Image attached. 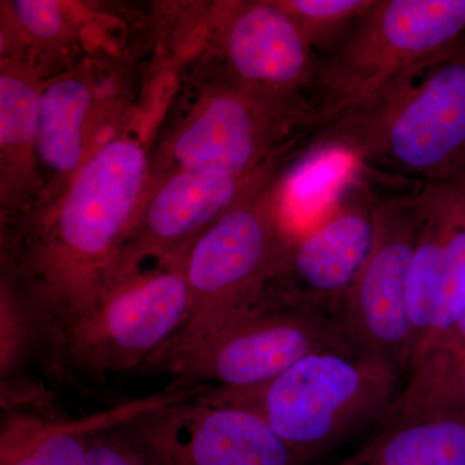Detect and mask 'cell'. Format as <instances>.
Here are the masks:
<instances>
[{
  "label": "cell",
  "instance_id": "obj_15",
  "mask_svg": "<svg viewBox=\"0 0 465 465\" xmlns=\"http://www.w3.org/2000/svg\"><path fill=\"white\" fill-rule=\"evenodd\" d=\"M41 90L20 63L2 61L0 73V171L2 204L15 215L29 213L39 183L35 134Z\"/></svg>",
  "mask_w": 465,
  "mask_h": 465
},
{
  "label": "cell",
  "instance_id": "obj_1",
  "mask_svg": "<svg viewBox=\"0 0 465 465\" xmlns=\"http://www.w3.org/2000/svg\"><path fill=\"white\" fill-rule=\"evenodd\" d=\"M148 159L137 143H105L58 194L5 240L7 296L54 349L114 278L143 201Z\"/></svg>",
  "mask_w": 465,
  "mask_h": 465
},
{
  "label": "cell",
  "instance_id": "obj_23",
  "mask_svg": "<svg viewBox=\"0 0 465 465\" xmlns=\"http://www.w3.org/2000/svg\"><path fill=\"white\" fill-rule=\"evenodd\" d=\"M463 353H465V305L460 317L458 318L457 323L452 326V329L450 330L445 339L440 341L439 347L434 349L433 353L430 354L427 358L433 356L457 357ZM427 358H425V360H427Z\"/></svg>",
  "mask_w": 465,
  "mask_h": 465
},
{
  "label": "cell",
  "instance_id": "obj_8",
  "mask_svg": "<svg viewBox=\"0 0 465 465\" xmlns=\"http://www.w3.org/2000/svg\"><path fill=\"white\" fill-rule=\"evenodd\" d=\"M113 424L149 465H312L255 412L200 397L145 403Z\"/></svg>",
  "mask_w": 465,
  "mask_h": 465
},
{
  "label": "cell",
  "instance_id": "obj_3",
  "mask_svg": "<svg viewBox=\"0 0 465 465\" xmlns=\"http://www.w3.org/2000/svg\"><path fill=\"white\" fill-rule=\"evenodd\" d=\"M465 36V0H375L320 67L318 127L374 108Z\"/></svg>",
  "mask_w": 465,
  "mask_h": 465
},
{
  "label": "cell",
  "instance_id": "obj_21",
  "mask_svg": "<svg viewBox=\"0 0 465 465\" xmlns=\"http://www.w3.org/2000/svg\"><path fill=\"white\" fill-rule=\"evenodd\" d=\"M88 465H149L113 419L97 420L87 436Z\"/></svg>",
  "mask_w": 465,
  "mask_h": 465
},
{
  "label": "cell",
  "instance_id": "obj_7",
  "mask_svg": "<svg viewBox=\"0 0 465 465\" xmlns=\"http://www.w3.org/2000/svg\"><path fill=\"white\" fill-rule=\"evenodd\" d=\"M323 351H356L338 320L300 307L268 286L258 304L231 322L194 344L161 349L150 361L188 384L249 390Z\"/></svg>",
  "mask_w": 465,
  "mask_h": 465
},
{
  "label": "cell",
  "instance_id": "obj_2",
  "mask_svg": "<svg viewBox=\"0 0 465 465\" xmlns=\"http://www.w3.org/2000/svg\"><path fill=\"white\" fill-rule=\"evenodd\" d=\"M403 374L356 351H323L249 390H211L200 399L255 412L309 464L374 427L399 399Z\"/></svg>",
  "mask_w": 465,
  "mask_h": 465
},
{
  "label": "cell",
  "instance_id": "obj_16",
  "mask_svg": "<svg viewBox=\"0 0 465 465\" xmlns=\"http://www.w3.org/2000/svg\"><path fill=\"white\" fill-rule=\"evenodd\" d=\"M91 85L78 74H67L43 88L36 119V159L57 182H72L84 166L85 127L92 108Z\"/></svg>",
  "mask_w": 465,
  "mask_h": 465
},
{
  "label": "cell",
  "instance_id": "obj_20",
  "mask_svg": "<svg viewBox=\"0 0 465 465\" xmlns=\"http://www.w3.org/2000/svg\"><path fill=\"white\" fill-rule=\"evenodd\" d=\"M281 5L304 34L312 47H323L351 32L375 0H281Z\"/></svg>",
  "mask_w": 465,
  "mask_h": 465
},
{
  "label": "cell",
  "instance_id": "obj_14",
  "mask_svg": "<svg viewBox=\"0 0 465 465\" xmlns=\"http://www.w3.org/2000/svg\"><path fill=\"white\" fill-rule=\"evenodd\" d=\"M223 48L234 84L284 99H304L302 91L317 85L313 47L278 2L232 5Z\"/></svg>",
  "mask_w": 465,
  "mask_h": 465
},
{
  "label": "cell",
  "instance_id": "obj_13",
  "mask_svg": "<svg viewBox=\"0 0 465 465\" xmlns=\"http://www.w3.org/2000/svg\"><path fill=\"white\" fill-rule=\"evenodd\" d=\"M274 176V162L244 176L185 170L173 173L140 207L114 278L145 259H161L183 250L220 217L264 191Z\"/></svg>",
  "mask_w": 465,
  "mask_h": 465
},
{
  "label": "cell",
  "instance_id": "obj_6",
  "mask_svg": "<svg viewBox=\"0 0 465 465\" xmlns=\"http://www.w3.org/2000/svg\"><path fill=\"white\" fill-rule=\"evenodd\" d=\"M185 249L115 277L52 349L54 365L99 378L148 363L188 317Z\"/></svg>",
  "mask_w": 465,
  "mask_h": 465
},
{
  "label": "cell",
  "instance_id": "obj_4",
  "mask_svg": "<svg viewBox=\"0 0 465 465\" xmlns=\"http://www.w3.org/2000/svg\"><path fill=\"white\" fill-rule=\"evenodd\" d=\"M420 78L324 128L320 145L420 183L458 173L465 167V36Z\"/></svg>",
  "mask_w": 465,
  "mask_h": 465
},
{
  "label": "cell",
  "instance_id": "obj_19",
  "mask_svg": "<svg viewBox=\"0 0 465 465\" xmlns=\"http://www.w3.org/2000/svg\"><path fill=\"white\" fill-rule=\"evenodd\" d=\"M94 424L15 412L3 421L0 465H88L87 436Z\"/></svg>",
  "mask_w": 465,
  "mask_h": 465
},
{
  "label": "cell",
  "instance_id": "obj_17",
  "mask_svg": "<svg viewBox=\"0 0 465 465\" xmlns=\"http://www.w3.org/2000/svg\"><path fill=\"white\" fill-rule=\"evenodd\" d=\"M333 465H465V419H428L375 430Z\"/></svg>",
  "mask_w": 465,
  "mask_h": 465
},
{
  "label": "cell",
  "instance_id": "obj_11",
  "mask_svg": "<svg viewBox=\"0 0 465 465\" xmlns=\"http://www.w3.org/2000/svg\"><path fill=\"white\" fill-rule=\"evenodd\" d=\"M415 240L414 195L379 200L374 250L338 317L358 354L391 363L407 378L412 357L409 277Z\"/></svg>",
  "mask_w": 465,
  "mask_h": 465
},
{
  "label": "cell",
  "instance_id": "obj_10",
  "mask_svg": "<svg viewBox=\"0 0 465 465\" xmlns=\"http://www.w3.org/2000/svg\"><path fill=\"white\" fill-rule=\"evenodd\" d=\"M412 195L416 240L409 277L410 375L439 347L465 305V167L420 183Z\"/></svg>",
  "mask_w": 465,
  "mask_h": 465
},
{
  "label": "cell",
  "instance_id": "obj_18",
  "mask_svg": "<svg viewBox=\"0 0 465 465\" xmlns=\"http://www.w3.org/2000/svg\"><path fill=\"white\" fill-rule=\"evenodd\" d=\"M428 419H465V353L430 357L416 367L374 430Z\"/></svg>",
  "mask_w": 465,
  "mask_h": 465
},
{
  "label": "cell",
  "instance_id": "obj_22",
  "mask_svg": "<svg viewBox=\"0 0 465 465\" xmlns=\"http://www.w3.org/2000/svg\"><path fill=\"white\" fill-rule=\"evenodd\" d=\"M18 25L27 35L41 42L54 41L64 32V12L60 3L51 0H16L11 3Z\"/></svg>",
  "mask_w": 465,
  "mask_h": 465
},
{
  "label": "cell",
  "instance_id": "obj_12",
  "mask_svg": "<svg viewBox=\"0 0 465 465\" xmlns=\"http://www.w3.org/2000/svg\"><path fill=\"white\" fill-rule=\"evenodd\" d=\"M378 202L365 185L354 186L316 225L286 235L269 286L300 307L338 320L374 250Z\"/></svg>",
  "mask_w": 465,
  "mask_h": 465
},
{
  "label": "cell",
  "instance_id": "obj_9",
  "mask_svg": "<svg viewBox=\"0 0 465 465\" xmlns=\"http://www.w3.org/2000/svg\"><path fill=\"white\" fill-rule=\"evenodd\" d=\"M316 125L317 106L238 84L217 90L177 134L173 157L191 173L244 176L273 163L293 131Z\"/></svg>",
  "mask_w": 465,
  "mask_h": 465
},
{
  "label": "cell",
  "instance_id": "obj_5",
  "mask_svg": "<svg viewBox=\"0 0 465 465\" xmlns=\"http://www.w3.org/2000/svg\"><path fill=\"white\" fill-rule=\"evenodd\" d=\"M280 188L273 180L186 246L188 317L162 349L202 341L265 295L286 240L281 223Z\"/></svg>",
  "mask_w": 465,
  "mask_h": 465
}]
</instances>
